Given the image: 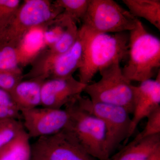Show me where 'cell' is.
<instances>
[{
    "label": "cell",
    "instance_id": "16",
    "mask_svg": "<svg viewBox=\"0 0 160 160\" xmlns=\"http://www.w3.org/2000/svg\"><path fill=\"white\" fill-rule=\"evenodd\" d=\"M134 17L143 18L160 30V0H123Z\"/></svg>",
    "mask_w": 160,
    "mask_h": 160
},
{
    "label": "cell",
    "instance_id": "22",
    "mask_svg": "<svg viewBox=\"0 0 160 160\" xmlns=\"http://www.w3.org/2000/svg\"><path fill=\"white\" fill-rule=\"evenodd\" d=\"M147 122L144 129L136 136L138 140L160 134V107L147 117Z\"/></svg>",
    "mask_w": 160,
    "mask_h": 160
},
{
    "label": "cell",
    "instance_id": "3",
    "mask_svg": "<svg viewBox=\"0 0 160 160\" xmlns=\"http://www.w3.org/2000/svg\"><path fill=\"white\" fill-rule=\"evenodd\" d=\"M63 12L51 1L25 0L11 21L0 31V46H19L29 30L51 22Z\"/></svg>",
    "mask_w": 160,
    "mask_h": 160
},
{
    "label": "cell",
    "instance_id": "5",
    "mask_svg": "<svg viewBox=\"0 0 160 160\" xmlns=\"http://www.w3.org/2000/svg\"><path fill=\"white\" fill-rule=\"evenodd\" d=\"M75 98L65 106L69 115V123L65 129L92 156L98 160H109L105 151L106 130L104 123L80 108Z\"/></svg>",
    "mask_w": 160,
    "mask_h": 160
},
{
    "label": "cell",
    "instance_id": "20",
    "mask_svg": "<svg viewBox=\"0 0 160 160\" xmlns=\"http://www.w3.org/2000/svg\"><path fill=\"white\" fill-rule=\"evenodd\" d=\"M24 130L23 123L19 120L8 119L0 121V150Z\"/></svg>",
    "mask_w": 160,
    "mask_h": 160
},
{
    "label": "cell",
    "instance_id": "7",
    "mask_svg": "<svg viewBox=\"0 0 160 160\" xmlns=\"http://www.w3.org/2000/svg\"><path fill=\"white\" fill-rule=\"evenodd\" d=\"M138 19L113 0H89L82 22L95 32L114 33L132 30Z\"/></svg>",
    "mask_w": 160,
    "mask_h": 160
},
{
    "label": "cell",
    "instance_id": "14",
    "mask_svg": "<svg viewBox=\"0 0 160 160\" xmlns=\"http://www.w3.org/2000/svg\"><path fill=\"white\" fill-rule=\"evenodd\" d=\"M44 81L38 78L23 80L9 92L20 112L41 106V90Z\"/></svg>",
    "mask_w": 160,
    "mask_h": 160
},
{
    "label": "cell",
    "instance_id": "23",
    "mask_svg": "<svg viewBox=\"0 0 160 160\" xmlns=\"http://www.w3.org/2000/svg\"><path fill=\"white\" fill-rule=\"evenodd\" d=\"M23 80L22 72H10L0 71V89L9 92Z\"/></svg>",
    "mask_w": 160,
    "mask_h": 160
},
{
    "label": "cell",
    "instance_id": "15",
    "mask_svg": "<svg viewBox=\"0 0 160 160\" xmlns=\"http://www.w3.org/2000/svg\"><path fill=\"white\" fill-rule=\"evenodd\" d=\"M160 147V134L141 139H133L109 160H146Z\"/></svg>",
    "mask_w": 160,
    "mask_h": 160
},
{
    "label": "cell",
    "instance_id": "4",
    "mask_svg": "<svg viewBox=\"0 0 160 160\" xmlns=\"http://www.w3.org/2000/svg\"><path fill=\"white\" fill-rule=\"evenodd\" d=\"M99 73L101 79L86 85L84 89L90 100L93 102L123 107L132 114L135 86L124 76L120 63L112 64Z\"/></svg>",
    "mask_w": 160,
    "mask_h": 160
},
{
    "label": "cell",
    "instance_id": "17",
    "mask_svg": "<svg viewBox=\"0 0 160 160\" xmlns=\"http://www.w3.org/2000/svg\"><path fill=\"white\" fill-rule=\"evenodd\" d=\"M30 138L24 130L0 150V160H31Z\"/></svg>",
    "mask_w": 160,
    "mask_h": 160
},
{
    "label": "cell",
    "instance_id": "18",
    "mask_svg": "<svg viewBox=\"0 0 160 160\" xmlns=\"http://www.w3.org/2000/svg\"><path fill=\"white\" fill-rule=\"evenodd\" d=\"M25 62H26V57L20 46H0V71L22 72L20 66Z\"/></svg>",
    "mask_w": 160,
    "mask_h": 160
},
{
    "label": "cell",
    "instance_id": "21",
    "mask_svg": "<svg viewBox=\"0 0 160 160\" xmlns=\"http://www.w3.org/2000/svg\"><path fill=\"white\" fill-rule=\"evenodd\" d=\"M21 3L20 0H0V31L11 21Z\"/></svg>",
    "mask_w": 160,
    "mask_h": 160
},
{
    "label": "cell",
    "instance_id": "8",
    "mask_svg": "<svg viewBox=\"0 0 160 160\" xmlns=\"http://www.w3.org/2000/svg\"><path fill=\"white\" fill-rule=\"evenodd\" d=\"M31 160H98L82 147L66 129L38 138L31 145Z\"/></svg>",
    "mask_w": 160,
    "mask_h": 160
},
{
    "label": "cell",
    "instance_id": "24",
    "mask_svg": "<svg viewBox=\"0 0 160 160\" xmlns=\"http://www.w3.org/2000/svg\"><path fill=\"white\" fill-rule=\"evenodd\" d=\"M10 107L18 108L13 102L9 92L0 89V120L8 117L10 112Z\"/></svg>",
    "mask_w": 160,
    "mask_h": 160
},
{
    "label": "cell",
    "instance_id": "11",
    "mask_svg": "<svg viewBox=\"0 0 160 160\" xmlns=\"http://www.w3.org/2000/svg\"><path fill=\"white\" fill-rule=\"evenodd\" d=\"M160 70L155 79H151L135 86L133 116L131 118L129 138L134 133L140 122L160 107Z\"/></svg>",
    "mask_w": 160,
    "mask_h": 160
},
{
    "label": "cell",
    "instance_id": "10",
    "mask_svg": "<svg viewBox=\"0 0 160 160\" xmlns=\"http://www.w3.org/2000/svg\"><path fill=\"white\" fill-rule=\"evenodd\" d=\"M86 85L73 76L49 78L44 81L41 90V106L61 109L84 92Z\"/></svg>",
    "mask_w": 160,
    "mask_h": 160
},
{
    "label": "cell",
    "instance_id": "25",
    "mask_svg": "<svg viewBox=\"0 0 160 160\" xmlns=\"http://www.w3.org/2000/svg\"><path fill=\"white\" fill-rule=\"evenodd\" d=\"M146 160H160V147L156 149Z\"/></svg>",
    "mask_w": 160,
    "mask_h": 160
},
{
    "label": "cell",
    "instance_id": "1",
    "mask_svg": "<svg viewBox=\"0 0 160 160\" xmlns=\"http://www.w3.org/2000/svg\"><path fill=\"white\" fill-rule=\"evenodd\" d=\"M89 29L82 62L78 69L79 81L86 85L102 69L127 59L129 38L126 32L110 34Z\"/></svg>",
    "mask_w": 160,
    "mask_h": 160
},
{
    "label": "cell",
    "instance_id": "9",
    "mask_svg": "<svg viewBox=\"0 0 160 160\" xmlns=\"http://www.w3.org/2000/svg\"><path fill=\"white\" fill-rule=\"evenodd\" d=\"M24 129L29 137L48 136L67 127L69 120L66 109L37 108L21 111Z\"/></svg>",
    "mask_w": 160,
    "mask_h": 160
},
{
    "label": "cell",
    "instance_id": "6",
    "mask_svg": "<svg viewBox=\"0 0 160 160\" xmlns=\"http://www.w3.org/2000/svg\"><path fill=\"white\" fill-rule=\"evenodd\" d=\"M75 100L80 108L102 121L106 130L105 151L109 159L120 144L129 138L131 124L130 113L123 107L93 102L89 97L81 94Z\"/></svg>",
    "mask_w": 160,
    "mask_h": 160
},
{
    "label": "cell",
    "instance_id": "19",
    "mask_svg": "<svg viewBox=\"0 0 160 160\" xmlns=\"http://www.w3.org/2000/svg\"><path fill=\"white\" fill-rule=\"evenodd\" d=\"M89 0H57L52 2L56 7L76 22H82L89 7Z\"/></svg>",
    "mask_w": 160,
    "mask_h": 160
},
{
    "label": "cell",
    "instance_id": "13",
    "mask_svg": "<svg viewBox=\"0 0 160 160\" xmlns=\"http://www.w3.org/2000/svg\"><path fill=\"white\" fill-rule=\"evenodd\" d=\"M78 31L77 23L71 19L59 38L48 49L36 56L32 64L35 71L40 73L48 72L55 60L68 51L75 42Z\"/></svg>",
    "mask_w": 160,
    "mask_h": 160
},
{
    "label": "cell",
    "instance_id": "2",
    "mask_svg": "<svg viewBox=\"0 0 160 160\" xmlns=\"http://www.w3.org/2000/svg\"><path fill=\"white\" fill-rule=\"evenodd\" d=\"M127 62L122 71L129 82L151 79L160 71V40L147 31L138 19L129 31Z\"/></svg>",
    "mask_w": 160,
    "mask_h": 160
},
{
    "label": "cell",
    "instance_id": "12",
    "mask_svg": "<svg viewBox=\"0 0 160 160\" xmlns=\"http://www.w3.org/2000/svg\"><path fill=\"white\" fill-rule=\"evenodd\" d=\"M89 32V28L82 25L79 29L75 42L68 51L58 57L52 63L48 72V79L73 76L75 72L80 69Z\"/></svg>",
    "mask_w": 160,
    "mask_h": 160
}]
</instances>
